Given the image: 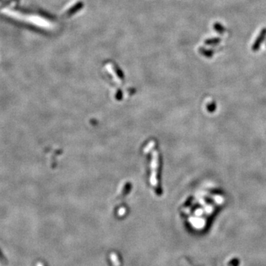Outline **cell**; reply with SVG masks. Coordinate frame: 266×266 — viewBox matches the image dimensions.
Masks as SVG:
<instances>
[{
    "mask_svg": "<svg viewBox=\"0 0 266 266\" xmlns=\"http://www.w3.org/2000/svg\"><path fill=\"white\" fill-rule=\"evenodd\" d=\"M200 52L203 55V56H206V57H212L214 55V52L211 50H207L205 48H200Z\"/></svg>",
    "mask_w": 266,
    "mask_h": 266,
    "instance_id": "4",
    "label": "cell"
},
{
    "mask_svg": "<svg viewBox=\"0 0 266 266\" xmlns=\"http://www.w3.org/2000/svg\"><path fill=\"white\" fill-rule=\"evenodd\" d=\"M220 41H221V38H212L205 40V44L208 45H215L219 44Z\"/></svg>",
    "mask_w": 266,
    "mask_h": 266,
    "instance_id": "3",
    "label": "cell"
},
{
    "mask_svg": "<svg viewBox=\"0 0 266 266\" xmlns=\"http://www.w3.org/2000/svg\"><path fill=\"white\" fill-rule=\"evenodd\" d=\"M213 27H214V29L215 30V31L217 32L218 33H220V34H223V33H225V31H226L225 27L222 26L220 22H215V24H214Z\"/></svg>",
    "mask_w": 266,
    "mask_h": 266,
    "instance_id": "2",
    "label": "cell"
},
{
    "mask_svg": "<svg viewBox=\"0 0 266 266\" xmlns=\"http://www.w3.org/2000/svg\"><path fill=\"white\" fill-rule=\"evenodd\" d=\"M265 38H266V28H263V29L261 31L259 36H257V38H256L255 41H254L253 45H252V48H251L252 51L254 52L259 51L261 45H262V43H263L264 40L265 39Z\"/></svg>",
    "mask_w": 266,
    "mask_h": 266,
    "instance_id": "1",
    "label": "cell"
}]
</instances>
